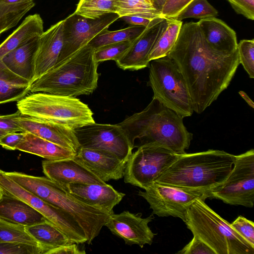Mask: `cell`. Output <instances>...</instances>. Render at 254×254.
<instances>
[{"instance_id": "30bf717a", "label": "cell", "mask_w": 254, "mask_h": 254, "mask_svg": "<svg viewBox=\"0 0 254 254\" xmlns=\"http://www.w3.org/2000/svg\"><path fill=\"white\" fill-rule=\"evenodd\" d=\"M0 193L20 199L41 213L73 243H86L83 229L68 213L45 201L13 181L0 169Z\"/></svg>"}, {"instance_id": "7dc6e473", "label": "cell", "mask_w": 254, "mask_h": 254, "mask_svg": "<svg viewBox=\"0 0 254 254\" xmlns=\"http://www.w3.org/2000/svg\"><path fill=\"white\" fill-rule=\"evenodd\" d=\"M122 18L127 24L131 26H144L146 27L151 19L146 18L137 16H125Z\"/></svg>"}, {"instance_id": "d4e9b609", "label": "cell", "mask_w": 254, "mask_h": 254, "mask_svg": "<svg viewBox=\"0 0 254 254\" xmlns=\"http://www.w3.org/2000/svg\"><path fill=\"white\" fill-rule=\"evenodd\" d=\"M16 150L39 156L48 160L72 158L76 154L72 150L29 132L25 133Z\"/></svg>"}, {"instance_id": "f546056e", "label": "cell", "mask_w": 254, "mask_h": 254, "mask_svg": "<svg viewBox=\"0 0 254 254\" xmlns=\"http://www.w3.org/2000/svg\"><path fill=\"white\" fill-rule=\"evenodd\" d=\"M145 27L131 26L116 31H109L108 29H106L94 37L88 44L95 50L110 44L134 41L144 31Z\"/></svg>"}, {"instance_id": "2e32d148", "label": "cell", "mask_w": 254, "mask_h": 254, "mask_svg": "<svg viewBox=\"0 0 254 254\" xmlns=\"http://www.w3.org/2000/svg\"><path fill=\"white\" fill-rule=\"evenodd\" d=\"M154 218L152 214L143 218L141 213L135 214L125 210L110 214L104 226L127 245H137L142 248L145 245H151L156 235L148 226Z\"/></svg>"}, {"instance_id": "d6986e66", "label": "cell", "mask_w": 254, "mask_h": 254, "mask_svg": "<svg viewBox=\"0 0 254 254\" xmlns=\"http://www.w3.org/2000/svg\"><path fill=\"white\" fill-rule=\"evenodd\" d=\"M74 158L104 182L124 177L127 162L109 152L80 147Z\"/></svg>"}, {"instance_id": "f6af8a7d", "label": "cell", "mask_w": 254, "mask_h": 254, "mask_svg": "<svg viewBox=\"0 0 254 254\" xmlns=\"http://www.w3.org/2000/svg\"><path fill=\"white\" fill-rule=\"evenodd\" d=\"M25 132L8 133L0 139V145L4 149L15 150L24 137Z\"/></svg>"}, {"instance_id": "816d5d0a", "label": "cell", "mask_w": 254, "mask_h": 254, "mask_svg": "<svg viewBox=\"0 0 254 254\" xmlns=\"http://www.w3.org/2000/svg\"><path fill=\"white\" fill-rule=\"evenodd\" d=\"M147 0L149 2H150L151 3H152L153 5V0Z\"/></svg>"}, {"instance_id": "74e56055", "label": "cell", "mask_w": 254, "mask_h": 254, "mask_svg": "<svg viewBox=\"0 0 254 254\" xmlns=\"http://www.w3.org/2000/svg\"><path fill=\"white\" fill-rule=\"evenodd\" d=\"M230 224L237 232L254 247V223L252 221L240 215Z\"/></svg>"}, {"instance_id": "ffe728a7", "label": "cell", "mask_w": 254, "mask_h": 254, "mask_svg": "<svg viewBox=\"0 0 254 254\" xmlns=\"http://www.w3.org/2000/svg\"><path fill=\"white\" fill-rule=\"evenodd\" d=\"M64 22L52 25L39 37L32 83L57 64L63 46Z\"/></svg>"}, {"instance_id": "ab89813d", "label": "cell", "mask_w": 254, "mask_h": 254, "mask_svg": "<svg viewBox=\"0 0 254 254\" xmlns=\"http://www.w3.org/2000/svg\"><path fill=\"white\" fill-rule=\"evenodd\" d=\"M177 254H216L207 244L196 235H193L192 239Z\"/></svg>"}, {"instance_id": "5bb4252c", "label": "cell", "mask_w": 254, "mask_h": 254, "mask_svg": "<svg viewBox=\"0 0 254 254\" xmlns=\"http://www.w3.org/2000/svg\"><path fill=\"white\" fill-rule=\"evenodd\" d=\"M119 18L116 13H108L95 19L74 12L69 15L64 19L63 46L57 64L87 45L98 34L108 29Z\"/></svg>"}, {"instance_id": "4dcf8cb0", "label": "cell", "mask_w": 254, "mask_h": 254, "mask_svg": "<svg viewBox=\"0 0 254 254\" xmlns=\"http://www.w3.org/2000/svg\"><path fill=\"white\" fill-rule=\"evenodd\" d=\"M182 25V21L170 18L166 29L149 54L150 62L168 55L177 40Z\"/></svg>"}, {"instance_id": "f907efd6", "label": "cell", "mask_w": 254, "mask_h": 254, "mask_svg": "<svg viewBox=\"0 0 254 254\" xmlns=\"http://www.w3.org/2000/svg\"><path fill=\"white\" fill-rule=\"evenodd\" d=\"M8 133L0 129V139L5 135L7 134Z\"/></svg>"}, {"instance_id": "836d02e7", "label": "cell", "mask_w": 254, "mask_h": 254, "mask_svg": "<svg viewBox=\"0 0 254 254\" xmlns=\"http://www.w3.org/2000/svg\"><path fill=\"white\" fill-rule=\"evenodd\" d=\"M218 11L207 0H193L174 19L182 21L188 18L204 19L215 17Z\"/></svg>"}, {"instance_id": "7402d4cb", "label": "cell", "mask_w": 254, "mask_h": 254, "mask_svg": "<svg viewBox=\"0 0 254 254\" xmlns=\"http://www.w3.org/2000/svg\"><path fill=\"white\" fill-rule=\"evenodd\" d=\"M197 23L206 42L213 49L227 54L237 50L236 32L223 21L209 17L201 19Z\"/></svg>"}, {"instance_id": "7bdbcfd3", "label": "cell", "mask_w": 254, "mask_h": 254, "mask_svg": "<svg viewBox=\"0 0 254 254\" xmlns=\"http://www.w3.org/2000/svg\"><path fill=\"white\" fill-rule=\"evenodd\" d=\"M238 14L247 18L254 19V0H227Z\"/></svg>"}, {"instance_id": "9a60e30c", "label": "cell", "mask_w": 254, "mask_h": 254, "mask_svg": "<svg viewBox=\"0 0 254 254\" xmlns=\"http://www.w3.org/2000/svg\"><path fill=\"white\" fill-rule=\"evenodd\" d=\"M170 18L162 16L152 19L144 31L119 60L117 65L124 70H138L148 66V56L166 29Z\"/></svg>"}, {"instance_id": "7a4b0ae2", "label": "cell", "mask_w": 254, "mask_h": 254, "mask_svg": "<svg viewBox=\"0 0 254 254\" xmlns=\"http://www.w3.org/2000/svg\"><path fill=\"white\" fill-rule=\"evenodd\" d=\"M118 124L133 148L153 145L180 155L186 153L193 138L183 118L154 98L142 111Z\"/></svg>"}, {"instance_id": "44dd1931", "label": "cell", "mask_w": 254, "mask_h": 254, "mask_svg": "<svg viewBox=\"0 0 254 254\" xmlns=\"http://www.w3.org/2000/svg\"><path fill=\"white\" fill-rule=\"evenodd\" d=\"M63 187L80 200L102 209L110 214L114 213V207L126 195L107 184L72 183Z\"/></svg>"}, {"instance_id": "e0dca14e", "label": "cell", "mask_w": 254, "mask_h": 254, "mask_svg": "<svg viewBox=\"0 0 254 254\" xmlns=\"http://www.w3.org/2000/svg\"><path fill=\"white\" fill-rule=\"evenodd\" d=\"M23 132H29L76 152L80 148L73 129L45 119L21 114L16 118Z\"/></svg>"}, {"instance_id": "3957f363", "label": "cell", "mask_w": 254, "mask_h": 254, "mask_svg": "<svg viewBox=\"0 0 254 254\" xmlns=\"http://www.w3.org/2000/svg\"><path fill=\"white\" fill-rule=\"evenodd\" d=\"M235 155L209 149L180 154L155 180L163 185L209 191L223 183L231 171Z\"/></svg>"}, {"instance_id": "681fc988", "label": "cell", "mask_w": 254, "mask_h": 254, "mask_svg": "<svg viewBox=\"0 0 254 254\" xmlns=\"http://www.w3.org/2000/svg\"><path fill=\"white\" fill-rule=\"evenodd\" d=\"M167 0H153L155 7L161 12L162 7Z\"/></svg>"}, {"instance_id": "ac0fdd59", "label": "cell", "mask_w": 254, "mask_h": 254, "mask_svg": "<svg viewBox=\"0 0 254 254\" xmlns=\"http://www.w3.org/2000/svg\"><path fill=\"white\" fill-rule=\"evenodd\" d=\"M42 166L46 177L63 186L72 183L106 184L74 157L45 160L42 161Z\"/></svg>"}, {"instance_id": "8d00e7d4", "label": "cell", "mask_w": 254, "mask_h": 254, "mask_svg": "<svg viewBox=\"0 0 254 254\" xmlns=\"http://www.w3.org/2000/svg\"><path fill=\"white\" fill-rule=\"evenodd\" d=\"M0 254H43L38 247L15 243L0 242Z\"/></svg>"}, {"instance_id": "e575fe53", "label": "cell", "mask_w": 254, "mask_h": 254, "mask_svg": "<svg viewBox=\"0 0 254 254\" xmlns=\"http://www.w3.org/2000/svg\"><path fill=\"white\" fill-rule=\"evenodd\" d=\"M133 41H126L108 44L94 50V57L97 63L108 60L115 62L121 58L131 45Z\"/></svg>"}, {"instance_id": "5b68a950", "label": "cell", "mask_w": 254, "mask_h": 254, "mask_svg": "<svg viewBox=\"0 0 254 254\" xmlns=\"http://www.w3.org/2000/svg\"><path fill=\"white\" fill-rule=\"evenodd\" d=\"M5 173L26 190L70 215L84 231L88 244H90L99 235L110 215L102 209L77 199L64 187L47 177L35 176L17 172Z\"/></svg>"}, {"instance_id": "7c38bea8", "label": "cell", "mask_w": 254, "mask_h": 254, "mask_svg": "<svg viewBox=\"0 0 254 254\" xmlns=\"http://www.w3.org/2000/svg\"><path fill=\"white\" fill-rule=\"evenodd\" d=\"M137 195L148 203L152 214L159 217L173 216L184 222L188 211L197 199L210 198L209 190L203 191L163 185L154 182Z\"/></svg>"}, {"instance_id": "f35d334b", "label": "cell", "mask_w": 254, "mask_h": 254, "mask_svg": "<svg viewBox=\"0 0 254 254\" xmlns=\"http://www.w3.org/2000/svg\"><path fill=\"white\" fill-rule=\"evenodd\" d=\"M34 6L31 5L0 17V36L3 33L15 26L23 17Z\"/></svg>"}, {"instance_id": "ee69618b", "label": "cell", "mask_w": 254, "mask_h": 254, "mask_svg": "<svg viewBox=\"0 0 254 254\" xmlns=\"http://www.w3.org/2000/svg\"><path fill=\"white\" fill-rule=\"evenodd\" d=\"M21 114V113L18 110L13 114L0 116V129L8 133L23 132L16 121L17 117Z\"/></svg>"}, {"instance_id": "83f0119b", "label": "cell", "mask_w": 254, "mask_h": 254, "mask_svg": "<svg viewBox=\"0 0 254 254\" xmlns=\"http://www.w3.org/2000/svg\"><path fill=\"white\" fill-rule=\"evenodd\" d=\"M26 228L41 245L43 254H50L51 252L56 248L75 243L48 220L26 227Z\"/></svg>"}, {"instance_id": "52a82bcc", "label": "cell", "mask_w": 254, "mask_h": 254, "mask_svg": "<svg viewBox=\"0 0 254 254\" xmlns=\"http://www.w3.org/2000/svg\"><path fill=\"white\" fill-rule=\"evenodd\" d=\"M16 105L22 115L45 119L73 130L95 123L88 105L74 97L32 93L18 100Z\"/></svg>"}, {"instance_id": "8fae6325", "label": "cell", "mask_w": 254, "mask_h": 254, "mask_svg": "<svg viewBox=\"0 0 254 254\" xmlns=\"http://www.w3.org/2000/svg\"><path fill=\"white\" fill-rule=\"evenodd\" d=\"M165 148L153 145L139 146L126 164L124 182L146 189L179 156Z\"/></svg>"}, {"instance_id": "603a6c76", "label": "cell", "mask_w": 254, "mask_h": 254, "mask_svg": "<svg viewBox=\"0 0 254 254\" xmlns=\"http://www.w3.org/2000/svg\"><path fill=\"white\" fill-rule=\"evenodd\" d=\"M0 219L30 226L47 220L39 211L24 201L0 193Z\"/></svg>"}, {"instance_id": "60d3db41", "label": "cell", "mask_w": 254, "mask_h": 254, "mask_svg": "<svg viewBox=\"0 0 254 254\" xmlns=\"http://www.w3.org/2000/svg\"><path fill=\"white\" fill-rule=\"evenodd\" d=\"M193 0H167L161 10V16L174 19Z\"/></svg>"}, {"instance_id": "b9f144b4", "label": "cell", "mask_w": 254, "mask_h": 254, "mask_svg": "<svg viewBox=\"0 0 254 254\" xmlns=\"http://www.w3.org/2000/svg\"><path fill=\"white\" fill-rule=\"evenodd\" d=\"M35 5L33 0H0V17Z\"/></svg>"}, {"instance_id": "bcb514c9", "label": "cell", "mask_w": 254, "mask_h": 254, "mask_svg": "<svg viewBox=\"0 0 254 254\" xmlns=\"http://www.w3.org/2000/svg\"><path fill=\"white\" fill-rule=\"evenodd\" d=\"M84 250H81L78 244L72 243L56 248L50 253V254H84Z\"/></svg>"}, {"instance_id": "c3c4849f", "label": "cell", "mask_w": 254, "mask_h": 254, "mask_svg": "<svg viewBox=\"0 0 254 254\" xmlns=\"http://www.w3.org/2000/svg\"><path fill=\"white\" fill-rule=\"evenodd\" d=\"M239 93L250 107L254 108V103L247 93L243 91H240Z\"/></svg>"}, {"instance_id": "4fadbf2b", "label": "cell", "mask_w": 254, "mask_h": 254, "mask_svg": "<svg viewBox=\"0 0 254 254\" xmlns=\"http://www.w3.org/2000/svg\"><path fill=\"white\" fill-rule=\"evenodd\" d=\"M73 131L80 147L105 151L126 162L132 153L133 147L118 124L94 123Z\"/></svg>"}, {"instance_id": "cb8c5ba5", "label": "cell", "mask_w": 254, "mask_h": 254, "mask_svg": "<svg viewBox=\"0 0 254 254\" xmlns=\"http://www.w3.org/2000/svg\"><path fill=\"white\" fill-rule=\"evenodd\" d=\"M39 37L11 51L1 59L11 71L31 84L34 76Z\"/></svg>"}, {"instance_id": "6da1fadb", "label": "cell", "mask_w": 254, "mask_h": 254, "mask_svg": "<svg viewBox=\"0 0 254 254\" xmlns=\"http://www.w3.org/2000/svg\"><path fill=\"white\" fill-rule=\"evenodd\" d=\"M167 56L183 75L197 114L202 113L227 88L240 64L238 50L229 54L215 50L194 22L183 24Z\"/></svg>"}, {"instance_id": "f1b7e54d", "label": "cell", "mask_w": 254, "mask_h": 254, "mask_svg": "<svg viewBox=\"0 0 254 254\" xmlns=\"http://www.w3.org/2000/svg\"><path fill=\"white\" fill-rule=\"evenodd\" d=\"M115 9L120 18L137 16L152 19L161 16V12L147 0H115Z\"/></svg>"}, {"instance_id": "1f68e13d", "label": "cell", "mask_w": 254, "mask_h": 254, "mask_svg": "<svg viewBox=\"0 0 254 254\" xmlns=\"http://www.w3.org/2000/svg\"><path fill=\"white\" fill-rule=\"evenodd\" d=\"M0 242L25 244L40 248L36 240L27 231L26 227L0 219Z\"/></svg>"}, {"instance_id": "8992f818", "label": "cell", "mask_w": 254, "mask_h": 254, "mask_svg": "<svg viewBox=\"0 0 254 254\" xmlns=\"http://www.w3.org/2000/svg\"><path fill=\"white\" fill-rule=\"evenodd\" d=\"M185 223L193 235L198 236L216 254H254V247L209 207L204 200L197 199L192 203Z\"/></svg>"}, {"instance_id": "277c9868", "label": "cell", "mask_w": 254, "mask_h": 254, "mask_svg": "<svg viewBox=\"0 0 254 254\" xmlns=\"http://www.w3.org/2000/svg\"><path fill=\"white\" fill-rule=\"evenodd\" d=\"M94 52L85 45L33 82L30 92L74 97L92 93L99 76Z\"/></svg>"}, {"instance_id": "ba28073f", "label": "cell", "mask_w": 254, "mask_h": 254, "mask_svg": "<svg viewBox=\"0 0 254 254\" xmlns=\"http://www.w3.org/2000/svg\"><path fill=\"white\" fill-rule=\"evenodd\" d=\"M148 86L153 98L183 118L190 117L193 108L185 78L173 60L167 56L150 62Z\"/></svg>"}, {"instance_id": "4316f807", "label": "cell", "mask_w": 254, "mask_h": 254, "mask_svg": "<svg viewBox=\"0 0 254 254\" xmlns=\"http://www.w3.org/2000/svg\"><path fill=\"white\" fill-rule=\"evenodd\" d=\"M31 84L11 71L0 60V104L23 98L30 92Z\"/></svg>"}, {"instance_id": "d6a6232c", "label": "cell", "mask_w": 254, "mask_h": 254, "mask_svg": "<svg viewBox=\"0 0 254 254\" xmlns=\"http://www.w3.org/2000/svg\"><path fill=\"white\" fill-rule=\"evenodd\" d=\"M115 0H80L75 14L95 19L105 14L115 13Z\"/></svg>"}, {"instance_id": "d590c367", "label": "cell", "mask_w": 254, "mask_h": 254, "mask_svg": "<svg viewBox=\"0 0 254 254\" xmlns=\"http://www.w3.org/2000/svg\"><path fill=\"white\" fill-rule=\"evenodd\" d=\"M237 50L241 64L251 78H254V39L242 40L238 43Z\"/></svg>"}, {"instance_id": "484cf974", "label": "cell", "mask_w": 254, "mask_h": 254, "mask_svg": "<svg viewBox=\"0 0 254 254\" xmlns=\"http://www.w3.org/2000/svg\"><path fill=\"white\" fill-rule=\"evenodd\" d=\"M43 21L37 13L29 15L0 44V60L14 49L40 36L44 32Z\"/></svg>"}, {"instance_id": "9c48e42d", "label": "cell", "mask_w": 254, "mask_h": 254, "mask_svg": "<svg viewBox=\"0 0 254 254\" xmlns=\"http://www.w3.org/2000/svg\"><path fill=\"white\" fill-rule=\"evenodd\" d=\"M210 198L233 205L253 207L254 203V150L235 155L225 181L209 190Z\"/></svg>"}]
</instances>
